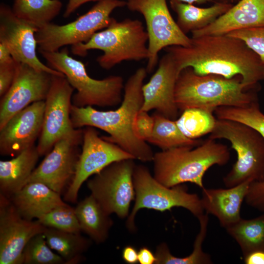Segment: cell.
Listing matches in <instances>:
<instances>
[{
	"label": "cell",
	"instance_id": "obj_38",
	"mask_svg": "<svg viewBox=\"0 0 264 264\" xmlns=\"http://www.w3.org/2000/svg\"><path fill=\"white\" fill-rule=\"evenodd\" d=\"M19 62L15 60L10 63L0 64V96L9 90L15 79Z\"/></svg>",
	"mask_w": 264,
	"mask_h": 264
},
{
	"label": "cell",
	"instance_id": "obj_5",
	"mask_svg": "<svg viewBox=\"0 0 264 264\" xmlns=\"http://www.w3.org/2000/svg\"><path fill=\"white\" fill-rule=\"evenodd\" d=\"M149 36L138 20H115L108 27L97 32L87 43L71 45L75 55L85 57L90 49H98L103 54L96 61L103 69L109 70L124 61H140L149 56Z\"/></svg>",
	"mask_w": 264,
	"mask_h": 264
},
{
	"label": "cell",
	"instance_id": "obj_21",
	"mask_svg": "<svg viewBox=\"0 0 264 264\" xmlns=\"http://www.w3.org/2000/svg\"><path fill=\"white\" fill-rule=\"evenodd\" d=\"M252 182L247 181L226 189H202L201 201L204 211L219 220L225 229L241 219L240 211Z\"/></svg>",
	"mask_w": 264,
	"mask_h": 264
},
{
	"label": "cell",
	"instance_id": "obj_23",
	"mask_svg": "<svg viewBox=\"0 0 264 264\" xmlns=\"http://www.w3.org/2000/svg\"><path fill=\"white\" fill-rule=\"evenodd\" d=\"M40 155L35 145L12 159L0 161V194L11 198L27 183Z\"/></svg>",
	"mask_w": 264,
	"mask_h": 264
},
{
	"label": "cell",
	"instance_id": "obj_3",
	"mask_svg": "<svg viewBox=\"0 0 264 264\" xmlns=\"http://www.w3.org/2000/svg\"><path fill=\"white\" fill-rule=\"evenodd\" d=\"M230 158L226 145L208 138L196 147L179 146L154 154L153 176L168 187L190 182L202 189L206 172L214 165L226 164Z\"/></svg>",
	"mask_w": 264,
	"mask_h": 264
},
{
	"label": "cell",
	"instance_id": "obj_27",
	"mask_svg": "<svg viewBox=\"0 0 264 264\" xmlns=\"http://www.w3.org/2000/svg\"><path fill=\"white\" fill-rule=\"evenodd\" d=\"M240 246L243 258L258 251H264V214L238 221L225 228Z\"/></svg>",
	"mask_w": 264,
	"mask_h": 264
},
{
	"label": "cell",
	"instance_id": "obj_40",
	"mask_svg": "<svg viewBox=\"0 0 264 264\" xmlns=\"http://www.w3.org/2000/svg\"><path fill=\"white\" fill-rule=\"evenodd\" d=\"M122 258L128 264H135L138 262V252L132 246L127 245L122 251Z\"/></svg>",
	"mask_w": 264,
	"mask_h": 264
},
{
	"label": "cell",
	"instance_id": "obj_32",
	"mask_svg": "<svg viewBox=\"0 0 264 264\" xmlns=\"http://www.w3.org/2000/svg\"><path fill=\"white\" fill-rule=\"evenodd\" d=\"M218 119L239 122L257 131L264 138V114L257 101L244 107H220L214 111Z\"/></svg>",
	"mask_w": 264,
	"mask_h": 264
},
{
	"label": "cell",
	"instance_id": "obj_26",
	"mask_svg": "<svg viewBox=\"0 0 264 264\" xmlns=\"http://www.w3.org/2000/svg\"><path fill=\"white\" fill-rule=\"evenodd\" d=\"M44 234L49 247L57 251L67 264L81 262L83 259L82 254L91 244V239L84 237L81 233L46 227Z\"/></svg>",
	"mask_w": 264,
	"mask_h": 264
},
{
	"label": "cell",
	"instance_id": "obj_2",
	"mask_svg": "<svg viewBox=\"0 0 264 264\" xmlns=\"http://www.w3.org/2000/svg\"><path fill=\"white\" fill-rule=\"evenodd\" d=\"M147 71L138 68L128 79L124 88L120 106L115 110L102 111L92 107H78L72 105L70 118L74 129L90 126L101 129L109 135L104 139L118 145L135 159L153 161L154 154L145 141L138 139L132 130L135 115L143 104L142 87Z\"/></svg>",
	"mask_w": 264,
	"mask_h": 264
},
{
	"label": "cell",
	"instance_id": "obj_9",
	"mask_svg": "<svg viewBox=\"0 0 264 264\" xmlns=\"http://www.w3.org/2000/svg\"><path fill=\"white\" fill-rule=\"evenodd\" d=\"M126 3L122 0H101L71 22L64 25L50 22L38 28L35 37L38 51H57L66 45L87 43L99 30L109 26L115 20L110 14Z\"/></svg>",
	"mask_w": 264,
	"mask_h": 264
},
{
	"label": "cell",
	"instance_id": "obj_16",
	"mask_svg": "<svg viewBox=\"0 0 264 264\" xmlns=\"http://www.w3.org/2000/svg\"><path fill=\"white\" fill-rule=\"evenodd\" d=\"M45 228L38 220L22 217L10 199L0 194V264H23L26 244Z\"/></svg>",
	"mask_w": 264,
	"mask_h": 264
},
{
	"label": "cell",
	"instance_id": "obj_14",
	"mask_svg": "<svg viewBox=\"0 0 264 264\" xmlns=\"http://www.w3.org/2000/svg\"><path fill=\"white\" fill-rule=\"evenodd\" d=\"M74 88L64 75H54L44 100L42 130L37 149L40 156L46 155L61 138L72 132L70 118Z\"/></svg>",
	"mask_w": 264,
	"mask_h": 264
},
{
	"label": "cell",
	"instance_id": "obj_34",
	"mask_svg": "<svg viewBox=\"0 0 264 264\" xmlns=\"http://www.w3.org/2000/svg\"><path fill=\"white\" fill-rule=\"evenodd\" d=\"M37 220L46 227L75 233L81 232L75 208L67 204L55 208Z\"/></svg>",
	"mask_w": 264,
	"mask_h": 264
},
{
	"label": "cell",
	"instance_id": "obj_41",
	"mask_svg": "<svg viewBox=\"0 0 264 264\" xmlns=\"http://www.w3.org/2000/svg\"><path fill=\"white\" fill-rule=\"evenodd\" d=\"M101 0H68L63 17L65 18L69 17L79 7L84 3L90 1H100Z\"/></svg>",
	"mask_w": 264,
	"mask_h": 264
},
{
	"label": "cell",
	"instance_id": "obj_8",
	"mask_svg": "<svg viewBox=\"0 0 264 264\" xmlns=\"http://www.w3.org/2000/svg\"><path fill=\"white\" fill-rule=\"evenodd\" d=\"M133 181L135 202L126 221V226L131 232L136 229L135 217L142 208L164 212L174 207H182L197 218L204 214L201 198L198 195L188 193L186 186L182 184L172 187L163 185L144 165H135Z\"/></svg>",
	"mask_w": 264,
	"mask_h": 264
},
{
	"label": "cell",
	"instance_id": "obj_6",
	"mask_svg": "<svg viewBox=\"0 0 264 264\" xmlns=\"http://www.w3.org/2000/svg\"><path fill=\"white\" fill-rule=\"evenodd\" d=\"M50 67L62 73L77 90L72 97V105L78 107H114L122 102L124 85L119 75H110L101 80L88 74L85 64L69 55L67 47L60 51H39Z\"/></svg>",
	"mask_w": 264,
	"mask_h": 264
},
{
	"label": "cell",
	"instance_id": "obj_29",
	"mask_svg": "<svg viewBox=\"0 0 264 264\" xmlns=\"http://www.w3.org/2000/svg\"><path fill=\"white\" fill-rule=\"evenodd\" d=\"M152 116L154 119V128L147 142L162 150L182 146L196 147L201 143L199 140L185 136L179 129L176 120L169 119L156 111Z\"/></svg>",
	"mask_w": 264,
	"mask_h": 264
},
{
	"label": "cell",
	"instance_id": "obj_10",
	"mask_svg": "<svg viewBox=\"0 0 264 264\" xmlns=\"http://www.w3.org/2000/svg\"><path fill=\"white\" fill-rule=\"evenodd\" d=\"M134 160L114 162L87 182L91 194L109 215L114 213L121 219L129 215L131 203L135 198Z\"/></svg>",
	"mask_w": 264,
	"mask_h": 264
},
{
	"label": "cell",
	"instance_id": "obj_44",
	"mask_svg": "<svg viewBox=\"0 0 264 264\" xmlns=\"http://www.w3.org/2000/svg\"><path fill=\"white\" fill-rule=\"evenodd\" d=\"M175 1L188 3V4H201L208 2H214L213 0H170Z\"/></svg>",
	"mask_w": 264,
	"mask_h": 264
},
{
	"label": "cell",
	"instance_id": "obj_39",
	"mask_svg": "<svg viewBox=\"0 0 264 264\" xmlns=\"http://www.w3.org/2000/svg\"><path fill=\"white\" fill-rule=\"evenodd\" d=\"M155 261V254L148 247H143L138 252V262L140 264H153Z\"/></svg>",
	"mask_w": 264,
	"mask_h": 264
},
{
	"label": "cell",
	"instance_id": "obj_28",
	"mask_svg": "<svg viewBox=\"0 0 264 264\" xmlns=\"http://www.w3.org/2000/svg\"><path fill=\"white\" fill-rule=\"evenodd\" d=\"M62 6L61 0H14L12 10L17 17L39 28L50 23Z\"/></svg>",
	"mask_w": 264,
	"mask_h": 264
},
{
	"label": "cell",
	"instance_id": "obj_12",
	"mask_svg": "<svg viewBox=\"0 0 264 264\" xmlns=\"http://www.w3.org/2000/svg\"><path fill=\"white\" fill-rule=\"evenodd\" d=\"M135 158L118 145L100 137L96 129L85 127L83 129V143L75 174L65 193V201L75 203L83 183L111 163Z\"/></svg>",
	"mask_w": 264,
	"mask_h": 264
},
{
	"label": "cell",
	"instance_id": "obj_30",
	"mask_svg": "<svg viewBox=\"0 0 264 264\" xmlns=\"http://www.w3.org/2000/svg\"><path fill=\"white\" fill-rule=\"evenodd\" d=\"M208 214H203L198 219L199 221L200 229L194 244L192 253L189 256L180 258L173 256L165 243H162L157 247L155 256L157 264H208L212 261L210 255L202 249L203 242L207 232Z\"/></svg>",
	"mask_w": 264,
	"mask_h": 264
},
{
	"label": "cell",
	"instance_id": "obj_15",
	"mask_svg": "<svg viewBox=\"0 0 264 264\" xmlns=\"http://www.w3.org/2000/svg\"><path fill=\"white\" fill-rule=\"evenodd\" d=\"M54 75L19 63L14 81L0 102V129L31 104L44 101Z\"/></svg>",
	"mask_w": 264,
	"mask_h": 264
},
{
	"label": "cell",
	"instance_id": "obj_20",
	"mask_svg": "<svg viewBox=\"0 0 264 264\" xmlns=\"http://www.w3.org/2000/svg\"><path fill=\"white\" fill-rule=\"evenodd\" d=\"M260 27H264V0H240L208 26L191 32L192 37Z\"/></svg>",
	"mask_w": 264,
	"mask_h": 264
},
{
	"label": "cell",
	"instance_id": "obj_11",
	"mask_svg": "<svg viewBox=\"0 0 264 264\" xmlns=\"http://www.w3.org/2000/svg\"><path fill=\"white\" fill-rule=\"evenodd\" d=\"M126 3L130 10L141 13L145 21L149 36L147 73L154 70L158 63V53L162 49L190 45L191 38L180 29L173 18L166 0H127Z\"/></svg>",
	"mask_w": 264,
	"mask_h": 264
},
{
	"label": "cell",
	"instance_id": "obj_45",
	"mask_svg": "<svg viewBox=\"0 0 264 264\" xmlns=\"http://www.w3.org/2000/svg\"><path fill=\"white\" fill-rule=\"evenodd\" d=\"M215 3L216 2H222V3H231L232 4L234 2H237L240 1V0H213Z\"/></svg>",
	"mask_w": 264,
	"mask_h": 264
},
{
	"label": "cell",
	"instance_id": "obj_24",
	"mask_svg": "<svg viewBox=\"0 0 264 264\" xmlns=\"http://www.w3.org/2000/svg\"><path fill=\"white\" fill-rule=\"evenodd\" d=\"M74 208L81 232L97 243L105 242L113 221L96 199L91 194Z\"/></svg>",
	"mask_w": 264,
	"mask_h": 264
},
{
	"label": "cell",
	"instance_id": "obj_22",
	"mask_svg": "<svg viewBox=\"0 0 264 264\" xmlns=\"http://www.w3.org/2000/svg\"><path fill=\"white\" fill-rule=\"evenodd\" d=\"M61 195L43 183L32 182L9 198L22 217L33 220L66 204Z\"/></svg>",
	"mask_w": 264,
	"mask_h": 264
},
{
	"label": "cell",
	"instance_id": "obj_31",
	"mask_svg": "<svg viewBox=\"0 0 264 264\" xmlns=\"http://www.w3.org/2000/svg\"><path fill=\"white\" fill-rule=\"evenodd\" d=\"M213 111L198 108L186 109L176 120L177 127L187 137L196 139L213 130L216 119Z\"/></svg>",
	"mask_w": 264,
	"mask_h": 264
},
{
	"label": "cell",
	"instance_id": "obj_25",
	"mask_svg": "<svg viewBox=\"0 0 264 264\" xmlns=\"http://www.w3.org/2000/svg\"><path fill=\"white\" fill-rule=\"evenodd\" d=\"M170 3L177 15L176 23L185 34L205 27L233 5L231 3L216 2L210 7L201 8L173 0H170Z\"/></svg>",
	"mask_w": 264,
	"mask_h": 264
},
{
	"label": "cell",
	"instance_id": "obj_42",
	"mask_svg": "<svg viewBox=\"0 0 264 264\" xmlns=\"http://www.w3.org/2000/svg\"><path fill=\"white\" fill-rule=\"evenodd\" d=\"M246 264H264V251L253 252L244 258Z\"/></svg>",
	"mask_w": 264,
	"mask_h": 264
},
{
	"label": "cell",
	"instance_id": "obj_4",
	"mask_svg": "<svg viewBox=\"0 0 264 264\" xmlns=\"http://www.w3.org/2000/svg\"><path fill=\"white\" fill-rule=\"evenodd\" d=\"M240 76L228 79L209 74L199 75L191 67L179 73L175 89L176 105L181 111L198 108L214 112L220 107H244L257 101Z\"/></svg>",
	"mask_w": 264,
	"mask_h": 264
},
{
	"label": "cell",
	"instance_id": "obj_35",
	"mask_svg": "<svg viewBox=\"0 0 264 264\" xmlns=\"http://www.w3.org/2000/svg\"><path fill=\"white\" fill-rule=\"evenodd\" d=\"M226 35L244 42L264 64V27L237 30Z\"/></svg>",
	"mask_w": 264,
	"mask_h": 264
},
{
	"label": "cell",
	"instance_id": "obj_18",
	"mask_svg": "<svg viewBox=\"0 0 264 264\" xmlns=\"http://www.w3.org/2000/svg\"><path fill=\"white\" fill-rule=\"evenodd\" d=\"M44 101L29 105L12 116L0 129V154L16 156L34 145L41 134Z\"/></svg>",
	"mask_w": 264,
	"mask_h": 264
},
{
	"label": "cell",
	"instance_id": "obj_17",
	"mask_svg": "<svg viewBox=\"0 0 264 264\" xmlns=\"http://www.w3.org/2000/svg\"><path fill=\"white\" fill-rule=\"evenodd\" d=\"M38 28L17 17L12 8L4 3L0 5V43L9 50L17 62L26 64L53 75H63L43 63L36 54L35 33Z\"/></svg>",
	"mask_w": 264,
	"mask_h": 264
},
{
	"label": "cell",
	"instance_id": "obj_43",
	"mask_svg": "<svg viewBox=\"0 0 264 264\" xmlns=\"http://www.w3.org/2000/svg\"><path fill=\"white\" fill-rule=\"evenodd\" d=\"M14 60L9 50L3 44L0 43V64H6Z\"/></svg>",
	"mask_w": 264,
	"mask_h": 264
},
{
	"label": "cell",
	"instance_id": "obj_19",
	"mask_svg": "<svg viewBox=\"0 0 264 264\" xmlns=\"http://www.w3.org/2000/svg\"><path fill=\"white\" fill-rule=\"evenodd\" d=\"M179 74L176 64L168 52L159 61L158 66L149 82L142 87L143 104L140 110H154L163 116L176 120L178 109L175 99V89Z\"/></svg>",
	"mask_w": 264,
	"mask_h": 264
},
{
	"label": "cell",
	"instance_id": "obj_1",
	"mask_svg": "<svg viewBox=\"0 0 264 264\" xmlns=\"http://www.w3.org/2000/svg\"><path fill=\"white\" fill-rule=\"evenodd\" d=\"M165 50L172 55L179 73L191 67L199 75L240 76L246 89L264 77V64L259 57L242 40L226 34L192 37L188 46L173 45Z\"/></svg>",
	"mask_w": 264,
	"mask_h": 264
},
{
	"label": "cell",
	"instance_id": "obj_13",
	"mask_svg": "<svg viewBox=\"0 0 264 264\" xmlns=\"http://www.w3.org/2000/svg\"><path fill=\"white\" fill-rule=\"evenodd\" d=\"M82 143L81 128L75 129L61 138L34 169L27 183H43L61 195L74 177Z\"/></svg>",
	"mask_w": 264,
	"mask_h": 264
},
{
	"label": "cell",
	"instance_id": "obj_37",
	"mask_svg": "<svg viewBox=\"0 0 264 264\" xmlns=\"http://www.w3.org/2000/svg\"><path fill=\"white\" fill-rule=\"evenodd\" d=\"M245 201L249 206L264 212V180L250 184Z\"/></svg>",
	"mask_w": 264,
	"mask_h": 264
},
{
	"label": "cell",
	"instance_id": "obj_36",
	"mask_svg": "<svg viewBox=\"0 0 264 264\" xmlns=\"http://www.w3.org/2000/svg\"><path fill=\"white\" fill-rule=\"evenodd\" d=\"M154 128V119L152 115L141 110L137 112L133 120L132 130L138 139L147 142L153 133Z\"/></svg>",
	"mask_w": 264,
	"mask_h": 264
},
{
	"label": "cell",
	"instance_id": "obj_7",
	"mask_svg": "<svg viewBox=\"0 0 264 264\" xmlns=\"http://www.w3.org/2000/svg\"><path fill=\"white\" fill-rule=\"evenodd\" d=\"M209 138L227 140L237 153L236 162L223 178L226 188L264 180V138L257 131L239 122L217 118Z\"/></svg>",
	"mask_w": 264,
	"mask_h": 264
},
{
	"label": "cell",
	"instance_id": "obj_33",
	"mask_svg": "<svg viewBox=\"0 0 264 264\" xmlns=\"http://www.w3.org/2000/svg\"><path fill=\"white\" fill-rule=\"evenodd\" d=\"M44 233L37 234L27 242L22 252L24 264H66L58 254L52 252Z\"/></svg>",
	"mask_w": 264,
	"mask_h": 264
}]
</instances>
